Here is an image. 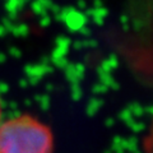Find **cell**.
<instances>
[{"mask_svg":"<svg viewBox=\"0 0 153 153\" xmlns=\"http://www.w3.org/2000/svg\"><path fill=\"white\" fill-rule=\"evenodd\" d=\"M52 133L37 119L22 115L0 125V153H52Z\"/></svg>","mask_w":153,"mask_h":153,"instance_id":"obj_1","label":"cell"},{"mask_svg":"<svg viewBox=\"0 0 153 153\" xmlns=\"http://www.w3.org/2000/svg\"><path fill=\"white\" fill-rule=\"evenodd\" d=\"M0 116H1V106H0Z\"/></svg>","mask_w":153,"mask_h":153,"instance_id":"obj_2","label":"cell"}]
</instances>
